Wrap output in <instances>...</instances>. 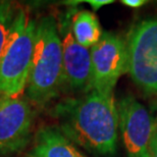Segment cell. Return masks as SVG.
Listing matches in <instances>:
<instances>
[{
  "label": "cell",
  "instance_id": "obj_13",
  "mask_svg": "<svg viewBox=\"0 0 157 157\" xmlns=\"http://www.w3.org/2000/svg\"><path fill=\"white\" fill-rule=\"evenodd\" d=\"M121 3L125 6L132 8H139L142 7L143 5H145L147 1L146 0H122Z\"/></svg>",
  "mask_w": 157,
  "mask_h": 157
},
{
  "label": "cell",
  "instance_id": "obj_6",
  "mask_svg": "<svg viewBox=\"0 0 157 157\" xmlns=\"http://www.w3.org/2000/svg\"><path fill=\"white\" fill-rule=\"evenodd\" d=\"M125 70V40L117 34L103 33L99 42L91 48V78L87 92L94 90L113 93L118 78Z\"/></svg>",
  "mask_w": 157,
  "mask_h": 157
},
{
  "label": "cell",
  "instance_id": "obj_14",
  "mask_svg": "<svg viewBox=\"0 0 157 157\" xmlns=\"http://www.w3.org/2000/svg\"><path fill=\"white\" fill-rule=\"evenodd\" d=\"M149 157H157V133L155 135L154 139H153V141H152Z\"/></svg>",
  "mask_w": 157,
  "mask_h": 157
},
{
  "label": "cell",
  "instance_id": "obj_11",
  "mask_svg": "<svg viewBox=\"0 0 157 157\" xmlns=\"http://www.w3.org/2000/svg\"><path fill=\"white\" fill-rule=\"evenodd\" d=\"M15 13L17 10L11 2L0 1V58L7 43Z\"/></svg>",
  "mask_w": 157,
  "mask_h": 157
},
{
  "label": "cell",
  "instance_id": "obj_4",
  "mask_svg": "<svg viewBox=\"0 0 157 157\" xmlns=\"http://www.w3.org/2000/svg\"><path fill=\"white\" fill-rule=\"evenodd\" d=\"M125 48V73L142 91L157 95V18L135 25L128 34Z\"/></svg>",
  "mask_w": 157,
  "mask_h": 157
},
{
  "label": "cell",
  "instance_id": "obj_10",
  "mask_svg": "<svg viewBox=\"0 0 157 157\" xmlns=\"http://www.w3.org/2000/svg\"><path fill=\"white\" fill-rule=\"evenodd\" d=\"M71 35L81 46L91 49L103 35L98 18L92 11L78 10L70 20Z\"/></svg>",
  "mask_w": 157,
  "mask_h": 157
},
{
  "label": "cell",
  "instance_id": "obj_7",
  "mask_svg": "<svg viewBox=\"0 0 157 157\" xmlns=\"http://www.w3.org/2000/svg\"><path fill=\"white\" fill-rule=\"evenodd\" d=\"M34 113L24 97L0 98V155L21 151L31 140Z\"/></svg>",
  "mask_w": 157,
  "mask_h": 157
},
{
  "label": "cell",
  "instance_id": "obj_3",
  "mask_svg": "<svg viewBox=\"0 0 157 157\" xmlns=\"http://www.w3.org/2000/svg\"><path fill=\"white\" fill-rule=\"evenodd\" d=\"M37 21L25 9L17 11L0 58V98L23 95L32 67Z\"/></svg>",
  "mask_w": 157,
  "mask_h": 157
},
{
  "label": "cell",
  "instance_id": "obj_12",
  "mask_svg": "<svg viewBox=\"0 0 157 157\" xmlns=\"http://www.w3.org/2000/svg\"><path fill=\"white\" fill-rule=\"evenodd\" d=\"M87 3H89L94 10H98L99 8H101L102 6L108 5L113 3V0H88L86 1Z\"/></svg>",
  "mask_w": 157,
  "mask_h": 157
},
{
  "label": "cell",
  "instance_id": "obj_8",
  "mask_svg": "<svg viewBox=\"0 0 157 157\" xmlns=\"http://www.w3.org/2000/svg\"><path fill=\"white\" fill-rule=\"evenodd\" d=\"M59 28L62 46L63 83L73 91L87 92L91 78V49L81 46L71 35L70 20Z\"/></svg>",
  "mask_w": 157,
  "mask_h": 157
},
{
  "label": "cell",
  "instance_id": "obj_1",
  "mask_svg": "<svg viewBox=\"0 0 157 157\" xmlns=\"http://www.w3.org/2000/svg\"><path fill=\"white\" fill-rule=\"evenodd\" d=\"M53 114L68 140L100 156L117 153L118 112L113 93L89 91L58 103Z\"/></svg>",
  "mask_w": 157,
  "mask_h": 157
},
{
  "label": "cell",
  "instance_id": "obj_9",
  "mask_svg": "<svg viewBox=\"0 0 157 157\" xmlns=\"http://www.w3.org/2000/svg\"><path fill=\"white\" fill-rule=\"evenodd\" d=\"M28 157H86L58 128L44 127L36 134Z\"/></svg>",
  "mask_w": 157,
  "mask_h": 157
},
{
  "label": "cell",
  "instance_id": "obj_5",
  "mask_svg": "<svg viewBox=\"0 0 157 157\" xmlns=\"http://www.w3.org/2000/svg\"><path fill=\"white\" fill-rule=\"evenodd\" d=\"M118 131L128 157H149L152 141L157 133V119L133 96L117 103Z\"/></svg>",
  "mask_w": 157,
  "mask_h": 157
},
{
  "label": "cell",
  "instance_id": "obj_2",
  "mask_svg": "<svg viewBox=\"0 0 157 157\" xmlns=\"http://www.w3.org/2000/svg\"><path fill=\"white\" fill-rule=\"evenodd\" d=\"M63 83L62 46L59 28L51 15L37 21L36 42L26 94L42 107L58 96Z\"/></svg>",
  "mask_w": 157,
  "mask_h": 157
}]
</instances>
